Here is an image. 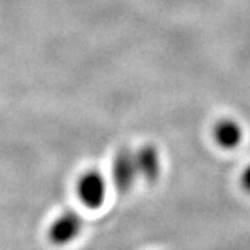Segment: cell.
Segmentation results:
<instances>
[{
  "instance_id": "5b68a950",
  "label": "cell",
  "mask_w": 250,
  "mask_h": 250,
  "mask_svg": "<svg viewBox=\"0 0 250 250\" xmlns=\"http://www.w3.org/2000/svg\"><path fill=\"white\" fill-rule=\"evenodd\" d=\"M135 163L139 177L147 182H156L160 177V156L157 147L152 143H146L135 152Z\"/></svg>"
},
{
  "instance_id": "7a4b0ae2",
  "label": "cell",
  "mask_w": 250,
  "mask_h": 250,
  "mask_svg": "<svg viewBox=\"0 0 250 250\" xmlns=\"http://www.w3.org/2000/svg\"><path fill=\"white\" fill-rule=\"evenodd\" d=\"M83 223L72 210H67L54 220L49 227L47 238L56 246H65L80 236Z\"/></svg>"
},
{
  "instance_id": "3957f363",
  "label": "cell",
  "mask_w": 250,
  "mask_h": 250,
  "mask_svg": "<svg viewBox=\"0 0 250 250\" xmlns=\"http://www.w3.org/2000/svg\"><path fill=\"white\" fill-rule=\"evenodd\" d=\"M135 163V153L128 149H121L116 153L111 164V178L120 192H128L138 177Z\"/></svg>"
},
{
  "instance_id": "277c9868",
  "label": "cell",
  "mask_w": 250,
  "mask_h": 250,
  "mask_svg": "<svg viewBox=\"0 0 250 250\" xmlns=\"http://www.w3.org/2000/svg\"><path fill=\"white\" fill-rule=\"evenodd\" d=\"M211 135L215 145L224 150H233L241 145L243 139V129L239 123L233 118H220L215 121L211 129Z\"/></svg>"
},
{
  "instance_id": "6da1fadb",
  "label": "cell",
  "mask_w": 250,
  "mask_h": 250,
  "mask_svg": "<svg viewBox=\"0 0 250 250\" xmlns=\"http://www.w3.org/2000/svg\"><path fill=\"white\" fill-rule=\"evenodd\" d=\"M77 193L81 203L88 208H99L104 203L106 181L99 171L83 172L77 182Z\"/></svg>"
},
{
  "instance_id": "8992f818",
  "label": "cell",
  "mask_w": 250,
  "mask_h": 250,
  "mask_svg": "<svg viewBox=\"0 0 250 250\" xmlns=\"http://www.w3.org/2000/svg\"><path fill=\"white\" fill-rule=\"evenodd\" d=\"M241 185L245 192L250 193V164L243 170V172H242Z\"/></svg>"
}]
</instances>
